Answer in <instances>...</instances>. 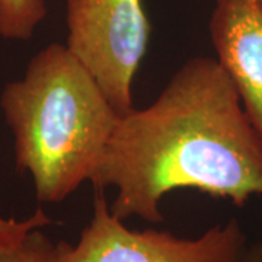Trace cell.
<instances>
[{"label": "cell", "mask_w": 262, "mask_h": 262, "mask_svg": "<svg viewBox=\"0 0 262 262\" xmlns=\"http://www.w3.org/2000/svg\"><path fill=\"white\" fill-rule=\"evenodd\" d=\"M91 182L117 188L121 220L163 222L162 198L184 188L242 207L262 195V137L217 58L194 57L155 102L120 117Z\"/></svg>", "instance_id": "obj_1"}, {"label": "cell", "mask_w": 262, "mask_h": 262, "mask_svg": "<svg viewBox=\"0 0 262 262\" xmlns=\"http://www.w3.org/2000/svg\"><path fill=\"white\" fill-rule=\"evenodd\" d=\"M0 108L15 137L16 166L29 172L38 201L56 204L92 181L120 120L88 67L50 44L10 82Z\"/></svg>", "instance_id": "obj_2"}, {"label": "cell", "mask_w": 262, "mask_h": 262, "mask_svg": "<svg viewBox=\"0 0 262 262\" xmlns=\"http://www.w3.org/2000/svg\"><path fill=\"white\" fill-rule=\"evenodd\" d=\"M66 46L94 75L115 111L128 114L131 86L149 46L141 0H67Z\"/></svg>", "instance_id": "obj_3"}, {"label": "cell", "mask_w": 262, "mask_h": 262, "mask_svg": "<svg viewBox=\"0 0 262 262\" xmlns=\"http://www.w3.org/2000/svg\"><path fill=\"white\" fill-rule=\"evenodd\" d=\"M113 214L103 189H96L91 222L76 245L57 244L54 262H239L248 249L236 219L194 239L131 230Z\"/></svg>", "instance_id": "obj_4"}, {"label": "cell", "mask_w": 262, "mask_h": 262, "mask_svg": "<svg viewBox=\"0 0 262 262\" xmlns=\"http://www.w3.org/2000/svg\"><path fill=\"white\" fill-rule=\"evenodd\" d=\"M208 29L217 61L262 137V9L256 0H215Z\"/></svg>", "instance_id": "obj_5"}, {"label": "cell", "mask_w": 262, "mask_h": 262, "mask_svg": "<svg viewBox=\"0 0 262 262\" xmlns=\"http://www.w3.org/2000/svg\"><path fill=\"white\" fill-rule=\"evenodd\" d=\"M46 16V0H0V37L28 41Z\"/></svg>", "instance_id": "obj_6"}, {"label": "cell", "mask_w": 262, "mask_h": 262, "mask_svg": "<svg viewBox=\"0 0 262 262\" xmlns=\"http://www.w3.org/2000/svg\"><path fill=\"white\" fill-rule=\"evenodd\" d=\"M56 248L41 229H34L19 244L0 248V262H54Z\"/></svg>", "instance_id": "obj_7"}, {"label": "cell", "mask_w": 262, "mask_h": 262, "mask_svg": "<svg viewBox=\"0 0 262 262\" xmlns=\"http://www.w3.org/2000/svg\"><path fill=\"white\" fill-rule=\"evenodd\" d=\"M53 220L41 208L25 220L0 217V248H9L19 244L34 229L51 225Z\"/></svg>", "instance_id": "obj_8"}, {"label": "cell", "mask_w": 262, "mask_h": 262, "mask_svg": "<svg viewBox=\"0 0 262 262\" xmlns=\"http://www.w3.org/2000/svg\"><path fill=\"white\" fill-rule=\"evenodd\" d=\"M239 262H262V244H258L246 249L242 259Z\"/></svg>", "instance_id": "obj_9"}, {"label": "cell", "mask_w": 262, "mask_h": 262, "mask_svg": "<svg viewBox=\"0 0 262 262\" xmlns=\"http://www.w3.org/2000/svg\"><path fill=\"white\" fill-rule=\"evenodd\" d=\"M256 3L259 5V8H261V9H262V0H256Z\"/></svg>", "instance_id": "obj_10"}]
</instances>
